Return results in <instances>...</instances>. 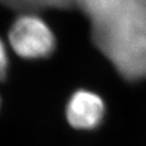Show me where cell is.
<instances>
[{"mask_svg":"<svg viewBox=\"0 0 146 146\" xmlns=\"http://www.w3.org/2000/svg\"><path fill=\"white\" fill-rule=\"evenodd\" d=\"M98 49L124 78L146 77V0H75Z\"/></svg>","mask_w":146,"mask_h":146,"instance_id":"cell-1","label":"cell"},{"mask_svg":"<svg viewBox=\"0 0 146 146\" xmlns=\"http://www.w3.org/2000/svg\"><path fill=\"white\" fill-rule=\"evenodd\" d=\"M8 39L14 53L27 60L49 57L56 47V39L50 27L33 13L16 18L10 27Z\"/></svg>","mask_w":146,"mask_h":146,"instance_id":"cell-2","label":"cell"},{"mask_svg":"<svg viewBox=\"0 0 146 146\" xmlns=\"http://www.w3.org/2000/svg\"><path fill=\"white\" fill-rule=\"evenodd\" d=\"M106 107L103 98L96 92L85 89L75 91L66 107V118L72 127L80 130H92L98 127Z\"/></svg>","mask_w":146,"mask_h":146,"instance_id":"cell-3","label":"cell"},{"mask_svg":"<svg viewBox=\"0 0 146 146\" xmlns=\"http://www.w3.org/2000/svg\"><path fill=\"white\" fill-rule=\"evenodd\" d=\"M31 9L46 8V7H54V8H65L71 5H74L75 0H29Z\"/></svg>","mask_w":146,"mask_h":146,"instance_id":"cell-4","label":"cell"},{"mask_svg":"<svg viewBox=\"0 0 146 146\" xmlns=\"http://www.w3.org/2000/svg\"><path fill=\"white\" fill-rule=\"evenodd\" d=\"M8 69V56L5 45L0 39V80L4 79L7 75Z\"/></svg>","mask_w":146,"mask_h":146,"instance_id":"cell-5","label":"cell"},{"mask_svg":"<svg viewBox=\"0 0 146 146\" xmlns=\"http://www.w3.org/2000/svg\"><path fill=\"white\" fill-rule=\"evenodd\" d=\"M0 4L12 9L32 10L29 0H0Z\"/></svg>","mask_w":146,"mask_h":146,"instance_id":"cell-6","label":"cell"}]
</instances>
